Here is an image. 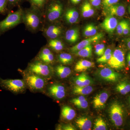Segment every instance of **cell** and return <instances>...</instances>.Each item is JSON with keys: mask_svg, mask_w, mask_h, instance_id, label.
Returning a JSON list of instances; mask_svg holds the SVG:
<instances>
[{"mask_svg": "<svg viewBox=\"0 0 130 130\" xmlns=\"http://www.w3.org/2000/svg\"><path fill=\"white\" fill-rule=\"evenodd\" d=\"M24 80L26 86L33 91L43 90L46 84V79L30 72L24 73Z\"/></svg>", "mask_w": 130, "mask_h": 130, "instance_id": "1", "label": "cell"}, {"mask_svg": "<svg viewBox=\"0 0 130 130\" xmlns=\"http://www.w3.org/2000/svg\"><path fill=\"white\" fill-rule=\"evenodd\" d=\"M28 72L39 75L46 79L52 77L53 70L49 64L41 61H36L29 64L28 67Z\"/></svg>", "mask_w": 130, "mask_h": 130, "instance_id": "2", "label": "cell"}, {"mask_svg": "<svg viewBox=\"0 0 130 130\" xmlns=\"http://www.w3.org/2000/svg\"><path fill=\"white\" fill-rule=\"evenodd\" d=\"M23 14V11L21 9L13 12L9 13L5 19L0 21V33L9 30L20 23Z\"/></svg>", "mask_w": 130, "mask_h": 130, "instance_id": "3", "label": "cell"}, {"mask_svg": "<svg viewBox=\"0 0 130 130\" xmlns=\"http://www.w3.org/2000/svg\"><path fill=\"white\" fill-rule=\"evenodd\" d=\"M0 86L3 88L16 94L23 93L25 91L27 88L24 79H4L1 78Z\"/></svg>", "mask_w": 130, "mask_h": 130, "instance_id": "4", "label": "cell"}, {"mask_svg": "<svg viewBox=\"0 0 130 130\" xmlns=\"http://www.w3.org/2000/svg\"><path fill=\"white\" fill-rule=\"evenodd\" d=\"M123 109L118 103H112L109 109V116L112 123L115 126L119 127L123 123Z\"/></svg>", "mask_w": 130, "mask_h": 130, "instance_id": "5", "label": "cell"}, {"mask_svg": "<svg viewBox=\"0 0 130 130\" xmlns=\"http://www.w3.org/2000/svg\"><path fill=\"white\" fill-rule=\"evenodd\" d=\"M109 67L115 70H121L125 66V53L121 49L116 48L112 53L111 58L107 62Z\"/></svg>", "mask_w": 130, "mask_h": 130, "instance_id": "6", "label": "cell"}, {"mask_svg": "<svg viewBox=\"0 0 130 130\" xmlns=\"http://www.w3.org/2000/svg\"><path fill=\"white\" fill-rule=\"evenodd\" d=\"M22 19L30 29L35 31L39 28L41 22L40 18L35 12L27 11L23 12Z\"/></svg>", "mask_w": 130, "mask_h": 130, "instance_id": "7", "label": "cell"}, {"mask_svg": "<svg viewBox=\"0 0 130 130\" xmlns=\"http://www.w3.org/2000/svg\"><path fill=\"white\" fill-rule=\"evenodd\" d=\"M104 36V34L102 32L97 33L96 35L89 38L81 41L76 45L73 46L70 49V51L72 53H75L81 50L89 45L96 43L102 40Z\"/></svg>", "mask_w": 130, "mask_h": 130, "instance_id": "8", "label": "cell"}, {"mask_svg": "<svg viewBox=\"0 0 130 130\" xmlns=\"http://www.w3.org/2000/svg\"><path fill=\"white\" fill-rule=\"evenodd\" d=\"M63 11V6L60 3H53L49 7L47 12L48 20L50 22L57 20L61 16Z\"/></svg>", "mask_w": 130, "mask_h": 130, "instance_id": "9", "label": "cell"}, {"mask_svg": "<svg viewBox=\"0 0 130 130\" xmlns=\"http://www.w3.org/2000/svg\"><path fill=\"white\" fill-rule=\"evenodd\" d=\"M100 77L108 82L115 83L117 82L121 78V75L115 71L111 68L105 67L101 69L99 72Z\"/></svg>", "mask_w": 130, "mask_h": 130, "instance_id": "10", "label": "cell"}, {"mask_svg": "<svg viewBox=\"0 0 130 130\" xmlns=\"http://www.w3.org/2000/svg\"><path fill=\"white\" fill-rule=\"evenodd\" d=\"M47 92L49 95L57 100H62L66 95V89L60 84H52L48 88Z\"/></svg>", "mask_w": 130, "mask_h": 130, "instance_id": "11", "label": "cell"}, {"mask_svg": "<svg viewBox=\"0 0 130 130\" xmlns=\"http://www.w3.org/2000/svg\"><path fill=\"white\" fill-rule=\"evenodd\" d=\"M104 12L108 16H115L121 17L125 14V8L124 5L117 3L105 8Z\"/></svg>", "mask_w": 130, "mask_h": 130, "instance_id": "12", "label": "cell"}, {"mask_svg": "<svg viewBox=\"0 0 130 130\" xmlns=\"http://www.w3.org/2000/svg\"><path fill=\"white\" fill-rule=\"evenodd\" d=\"M117 19L112 16H107L101 24V27L108 33H113L118 25Z\"/></svg>", "mask_w": 130, "mask_h": 130, "instance_id": "13", "label": "cell"}, {"mask_svg": "<svg viewBox=\"0 0 130 130\" xmlns=\"http://www.w3.org/2000/svg\"><path fill=\"white\" fill-rule=\"evenodd\" d=\"M109 95L106 92H103L96 95L93 98V107L96 109H101L105 107Z\"/></svg>", "mask_w": 130, "mask_h": 130, "instance_id": "14", "label": "cell"}, {"mask_svg": "<svg viewBox=\"0 0 130 130\" xmlns=\"http://www.w3.org/2000/svg\"><path fill=\"white\" fill-rule=\"evenodd\" d=\"M73 82L76 86H84L90 85L93 83L92 79L85 73L83 72L79 76L75 77Z\"/></svg>", "mask_w": 130, "mask_h": 130, "instance_id": "15", "label": "cell"}, {"mask_svg": "<svg viewBox=\"0 0 130 130\" xmlns=\"http://www.w3.org/2000/svg\"><path fill=\"white\" fill-rule=\"evenodd\" d=\"M94 66V62L86 60H80L76 64L74 70L77 72H83Z\"/></svg>", "mask_w": 130, "mask_h": 130, "instance_id": "16", "label": "cell"}, {"mask_svg": "<svg viewBox=\"0 0 130 130\" xmlns=\"http://www.w3.org/2000/svg\"><path fill=\"white\" fill-rule=\"evenodd\" d=\"M38 58L42 62L48 64L53 63L54 59L53 54L47 48H44L40 51Z\"/></svg>", "mask_w": 130, "mask_h": 130, "instance_id": "17", "label": "cell"}, {"mask_svg": "<svg viewBox=\"0 0 130 130\" xmlns=\"http://www.w3.org/2000/svg\"><path fill=\"white\" fill-rule=\"evenodd\" d=\"M76 124L79 129L81 130H90L92 127L91 120L87 117L81 116L75 120Z\"/></svg>", "mask_w": 130, "mask_h": 130, "instance_id": "18", "label": "cell"}, {"mask_svg": "<svg viewBox=\"0 0 130 130\" xmlns=\"http://www.w3.org/2000/svg\"><path fill=\"white\" fill-rule=\"evenodd\" d=\"M61 32V28L56 25L49 26L45 30V35L50 40L56 39L60 35Z\"/></svg>", "mask_w": 130, "mask_h": 130, "instance_id": "19", "label": "cell"}, {"mask_svg": "<svg viewBox=\"0 0 130 130\" xmlns=\"http://www.w3.org/2000/svg\"><path fill=\"white\" fill-rule=\"evenodd\" d=\"M79 13L75 8L68 9L65 13V19L68 23L73 24L77 22L79 18Z\"/></svg>", "mask_w": 130, "mask_h": 130, "instance_id": "20", "label": "cell"}, {"mask_svg": "<svg viewBox=\"0 0 130 130\" xmlns=\"http://www.w3.org/2000/svg\"><path fill=\"white\" fill-rule=\"evenodd\" d=\"M79 37V30L77 28H72L68 30L65 34V38L68 42L75 43L78 40Z\"/></svg>", "mask_w": 130, "mask_h": 130, "instance_id": "21", "label": "cell"}, {"mask_svg": "<svg viewBox=\"0 0 130 130\" xmlns=\"http://www.w3.org/2000/svg\"><path fill=\"white\" fill-rule=\"evenodd\" d=\"M61 116L63 119L70 121L75 118L76 112L75 110L69 106H64L61 110Z\"/></svg>", "mask_w": 130, "mask_h": 130, "instance_id": "22", "label": "cell"}, {"mask_svg": "<svg viewBox=\"0 0 130 130\" xmlns=\"http://www.w3.org/2000/svg\"><path fill=\"white\" fill-rule=\"evenodd\" d=\"M94 89L90 85L78 86L74 85L73 89V93L74 95H88L93 92Z\"/></svg>", "mask_w": 130, "mask_h": 130, "instance_id": "23", "label": "cell"}, {"mask_svg": "<svg viewBox=\"0 0 130 130\" xmlns=\"http://www.w3.org/2000/svg\"><path fill=\"white\" fill-rule=\"evenodd\" d=\"M81 11L82 16L85 18H89L93 16L95 13L92 5L87 1L83 3L81 6Z\"/></svg>", "mask_w": 130, "mask_h": 130, "instance_id": "24", "label": "cell"}, {"mask_svg": "<svg viewBox=\"0 0 130 130\" xmlns=\"http://www.w3.org/2000/svg\"><path fill=\"white\" fill-rule=\"evenodd\" d=\"M55 71L57 76L61 79L66 78L71 73L70 68L61 65L57 66L55 67Z\"/></svg>", "mask_w": 130, "mask_h": 130, "instance_id": "25", "label": "cell"}, {"mask_svg": "<svg viewBox=\"0 0 130 130\" xmlns=\"http://www.w3.org/2000/svg\"><path fill=\"white\" fill-rule=\"evenodd\" d=\"M98 28L93 24H89L86 25L83 30V35L86 37L93 36L97 34Z\"/></svg>", "mask_w": 130, "mask_h": 130, "instance_id": "26", "label": "cell"}, {"mask_svg": "<svg viewBox=\"0 0 130 130\" xmlns=\"http://www.w3.org/2000/svg\"><path fill=\"white\" fill-rule=\"evenodd\" d=\"M116 90L121 94H126L130 91V83L125 81L121 82L117 85Z\"/></svg>", "mask_w": 130, "mask_h": 130, "instance_id": "27", "label": "cell"}, {"mask_svg": "<svg viewBox=\"0 0 130 130\" xmlns=\"http://www.w3.org/2000/svg\"><path fill=\"white\" fill-rule=\"evenodd\" d=\"M93 47L91 44L74 53L76 55L83 58H90L92 55Z\"/></svg>", "mask_w": 130, "mask_h": 130, "instance_id": "28", "label": "cell"}, {"mask_svg": "<svg viewBox=\"0 0 130 130\" xmlns=\"http://www.w3.org/2000/svg\"><path fill=\"white\" fill-rule=\"evenodd\" d=\"M49 46L54 51H60L64 47V43L60 40L56 39H51L48 43Z\"/></svg>", "mask_w": 130, "mask_h": 130, "instance_id": "29", "label": "cell"}, {"mask_svg": "<svg viewBox=\"0 0 130 130\" xmlns=\"http://www.w3.org/2000/svg\"><path fill=\"white\" fill-rule=\"evenodd\" d=\"M58 59L60 62L64 64H68L72 63L73 58L70 54L63 53L60 54L58 56Z\"/></svg>", "mask_w": 130, "mask_h": 130, "instance_id": "30", "label": "cell"}, {"mask_svg": "<svg viewBox=\"0 0 130 130\" xmlns=\"http://www.w3.org/2000/svg\"><path fill=\"white\" fill-rule=\"evenodd\" d=\"M93 128L94 130H106L107 129V125L101 117H98L95 120Z\"/></svg>", "mask_w": 130, "mask_h": 130, "instance_id": "31", "label": "cell"}, {"mask_svg": "<svg viewBox=\"0 0 130 130\" xmlns=\"http://www.w3.org/2000/svg\"><path fill=\"white\" fill-rule=\"evenodd\" d=\"M112 54L111 50L110 48H107L105 50V53L102 56L98 58L96 61L97 63H107L111 58Z\"/></svg>", "mask_w": 130, "mask_h": 130, "instance_id": "32", "label": "cell"}, {"mask_svg": "<svg viewBox=\"0 0 130 130\" xmlns=\"http://www.w3.org/2000/svg\"><path fill=\"white\" fill-rule=\"evenodd\" d=\"M105 51V45L103 43H99L95 46V53L98 56H102Z\"/></svg>", "mask_w": 130, "mask_h": 130, "instance_id": "33", "label": "cell"}, {"mask_svg": "<svg viewBox=\"0 0 130 130\" xmlns=\"http://www.w3.org/2000/svg\"><path fill=\"white\" fill-rule=\"evenodd\" d=\"M72 103L77 107L79 108H81V109H85V108H87L88 106V103L86 99L84 100V101L75 102H73Z\"/></svg>", "mask_w": 130, "mask_h": 130, "instance_id": "34", "label": "cell"}, {"mask_svg": "<svg viewBox=\"0 0 130 130\" xmlns=\"http://www.w3.org/2000/svg\"><path fill=\"white\" fill-rule=\"evenodd\" d=\"M120 0H102V3L104 8H105L116 4Z\"/></svg>", "mask_w": 130, "mask_h": 130, "instance_id": "35", "label": "cell"}, {"mask_svg": "<svg viewBox=\"0 0 130 130\" xmlns=\"http://www.w3.org/2000/svg\"><path fill=\"white\" fill-rule=\"evenodd\" d=\"M126 20H122L119 22L116 27V30L119 35H121L123 34V30L125 24Z\"/></svg>", "mask_w": 130, "mask_h": 130, "instance_id": "36", "label": "cell"}, {"mask_svg": "<svg viewBox=\"0 0 130 130\" xmlns=\"http://www.w3.org/2000/svg\"><path fill=\"white\" fill-rule=\"evenodd\" d=\"M7 0H0V13H5L7 9Z\"/></svg>", "mask_w": 130, "mask_h": 130, "instance_id": "37", "label": "cell"}, {"mask_svg": "<svg viewBox=\"0 0 130 130\" xmlns=\"http://www.w3.org/2000/svg\"><path fill=\"white\" fill-rule=\"evenodd\" d=\"M130 33V25L129 23L126 21L123 30V34L125 35H129Z\"/></svg>", "mask_w": 130, "mask_h": 130, "instance_id": "38", "label": "cell"}, {"mask_svg": "<svg viewBox=\"0 0 130 130\" xmlns=\"http://www.w3.org/2000/svg\"><path fill=\"white\" fill-rule=\"evenodd\" d=\"M45 1L46 0H30L31 2L34 5L39 8L42 7L45 2Z\"/></svg>", "mask_w": 130, "mask_h": 130, "instance_id": "39", "label": "cell"}, {"mask_svg": "<svg viewBox=\"0 0 130 130\" xmlns=\"http://www.w3.org/2000/svg\"><path fill=\"white\" fill-rule=\"evenodd\" d=\"M90 1L92 6L97 8L100 6L101 3V0H90Z\"/></svg>", "mask_w": 130, "mask_h": 130, "instance_id": "40", "label": "cell"}, {"mask_svg": "<svg viewBox=\"0 0 130 130\" xmlns=\"http://www.w3.org/2000/svg\"><path fill=\"white\" fill-rule=\"evenodd\" d=\"M61 129L64 130H76L74 126L71 124H66L61 126Z\"/></svg>", "mask_w": 130, "mask_h": 130, "instance_id": "41", "label": "cell"}, {"mask_svg": "<svg viewBox=\"0 0 130 130\" xmlns=\"http://www.w3.org/2000/svg\"><path fill=\"white\" fill-rule=\"evenodd\" d=\"M9 4L12 5H14L18 4L20 0H7Z\"/></svg>", "mask_w": 130, "mask_h": 130, "instance_id": "42", "label": "cell"}, {"mask_svg": "<svg viewBox=\"0 0 130 130\" xmlns=\"http://www.w3.org/2000/svg\"><path fill=\"white\" fill-rule=\"evenodd\" d=\"M125 41L127 47L130 50V37L126 38Z\"/></svg>", "mask_w": 130, "mask_h": 130, "instance_id": "43", "label": "cell"}, {"mask_svg": "<svg viewBox=\"0 0 130 130\" xmlns=\"http://www.w3.org/2000/svg\"><path fill=\"white\" fill-rule=\"evenodd\" d=\"M126 59H127V63H128V66L130 67V52L128 53L127 55Z\"/></svg>", "mask_w": 130, "mask_h": 130, "instance_id": "44", "label": "cell"}, {"mask_svg": "<svg viewBox=\"0 0 130 130\" xmlns=\"http://www.w3.org/2000/svg\"><path fill=\"white\" fill-rule=\"evenodd\" d=\"M81 1V0H73L72 2H71L73 4L75 5V4H78Z\"/></svg>", "mask_w": 130, "mask_h": 130, "instance_id": "45", "label": "cell"}, {"mask_svg": "<svg viewBox=\"0 0 130 130\" xmlns=\"http://www.w3.org/2000/svg\"><path fill=\"white\" fill-rule=\"evenodd\" d=\"M128 11H129V13L130 14V6H129V7H128Z\"/></svg>", "mask_w": 130, "mask_h": 130, "instance_id": "46", "label": "cell"}, {"mask_svg": "<svg viewBox=\"0 0 130 130\" xmlns=\"http://www.w3.org/2000/svg\"><path fill=\"white\" fill-rule=\"evenodd\" d=\"M129 104L130 105V96L129 97Z\"/></svg>", "mask_w": 130, "mask_h": 130, "instance_id": "47", "label": "cell"}, {"mask_svg": "<svg viewBox=\"0 0 130 130\" xmlns=\"http://www.w3.org/2000/svg\"><path fill=\"white\" fill-rule=\"evenodd\" d=\"M73 1V0H71V2H72Z\"/></svg>", "mask_w": 130, "mask_h": 130, "instance_id": "48", "label": "cell"}]
</instances>
